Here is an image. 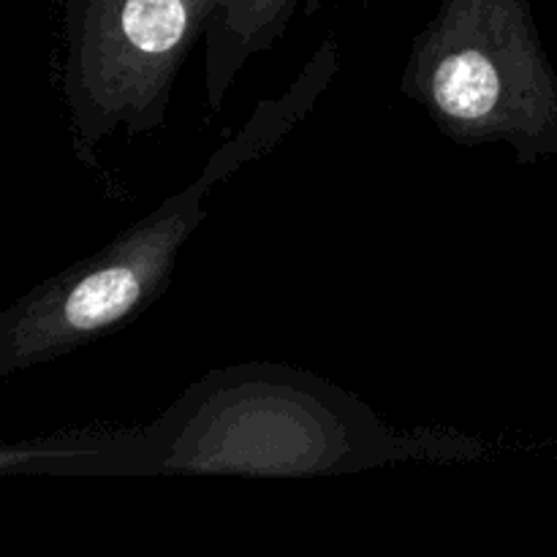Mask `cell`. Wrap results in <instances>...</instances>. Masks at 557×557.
<instances>
[{
	"label": "cell",
	"mask_w": 557,
	"mask_h": 557,
	"mask_svg": "<svg viewBox=\"0 0 557 557\" xmlns=\"http://www.w3.org/2000/svg\"><path fill=\"white\" fill-rule=\"evenodd\" d=\"M498 444L451 428L403 430L346 386L286 362L207 370L152 422L82 428L0 446V476L321 479L451 466Z\"/></svg>",
	"instance_id": "6da1fadb"
},
{
	"label": "cell",
	"mask_w": 557,
	"mask_h": 557,
	"mask_svg": "<svg viewBox=\"0 0 557 557\" xmlns=\"http://www.w3.org/2000/svg\"><path fill=\"white\" fill-rule=\"evenodd\" d=\"M341 74V47L326 36L292 85L256 103L188 185L101 250L44 277L0 313V375L25 373L92 346L139 319L163 297L185 243L207 221V199L232 174L275 150L305 123Z\"/></svg>",
	"instance_id": "7a4b0ae2"
},
{
	"label": "cell",
	"mask_w": 557,
	"mask_h": 557,
	"mask_svg": "<svg viewBox=\"0 0 557 557\" xmlns=\"http://www.w3.org/2000/svg\"><path fill=\"white\" fill-rule=\"evenodd\" d=\"M400 92L460 147L557 158V71L531 0H441L408 52Z\"/></svg>",
	"instance_id": "3957f363"
},
{
	"label": "cell",
	"mask_w": 557,
	"mask_h": 557,
	"mask_svg": "<svg viewBox=\"0 0 557 557\" xmlns=\"http://www.w3.org/2000/svg\"><path fill=\"white\" fill-rule=\"evenodd\" d=\"M221 0H65L63 87L71 147L96 166L103 141L166 123L174 85Z\"/></svg>",
	"instance_id": "277c9868"
},
{
	"label": "cell",
	"mask_w": 557,
	"mask_h": 557,
	"mask_svg": "<svg viewBox=\"0 0 557 557\" xmlns=\"http://www.w3.org/2000/svg\"><path fill=\"white\" fill-rule=\"evenodd\" d=\"M299 0H221L205 36V96L221 112L248 63L286 33Z\"/></svg>",
	"instance_id": "5b68a950"
}]
</instances>
